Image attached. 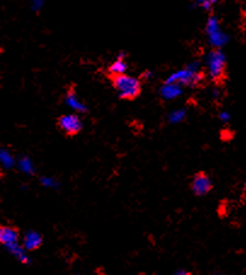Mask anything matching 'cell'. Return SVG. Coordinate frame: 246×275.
Instances as JSON below:
<instances>
[{"mask_svg":"<svg viewBox=\"0 0 246 275\" xmlns=\"http://www.w3.org/2000/svg\"><path fill=\"white\" fill-rule=\"evenodd\" d=\"M204 82H205V74L201 70L200 62L196 61L175 72L165 80L167 84H178L181 86L191 87H199Z\"/></svg>","mask_w":246,"mask_h":275,"instance_id":"obj_1","label":"cell"},{"mask_svg":"<svg viewBox=\"0 0 246 275\" xmlns=\"http://www.w3.org/2000/svg\"><path fill=\"white\" fill-rule=\"evenodd\" d=\"M110 82H112L113 87L117 91L118 96L122 100L132 101L141 95L142 85L140 79H137V78L122 74L110 77Z\"/></svg>","mask_w":246,"mask_h":275,"instance_id":"obj_2","label":"cell"},{"mask_svg":"<svg viewBox=\"0 0 246 275\" xmlns=\"http://www.w3.org/2000/svg\"><path fill=\"white\" fill-rule=\"evenodd\" d=\"M226 56L221 49H213L206 56V67L211 82L215 84H222L226 79Z\"/></svg>","mask_w":246,"mask_h":275,"instance_id":"obj_3","label":"cell"},{"mask_svg":"<svg viewBox=\"0 0 246 275\" xmlns=\"http://www.w3.org/2000/svg\"><path fill=\"white\" fill-rule=\"evenodd\" d=\"M57 126L66 136H75L83 129V122L77 114L61 115L57 120Z\"/></svg>","mask_w":246,"mask_h":275,"instance_id":"obj_4","label":"cell"},{"mask_svg":"<svg viewBox=\"0 0 246 275\" xmlns=\"http://www.w3.org/2000/svg\"><path fill=\"white\" fill-rule=\"evenodd\" d=\"M191 189L196 196H204L212 189V181L205 172H196L192 180Z\"/></svg>","mask_w":246,"mask_h":275,"instance_id":"obj_5","label":"cell"},{"mask_svg":"<svg viewBox=\"0 0 246 275\" xmlns=\"http://www.w3.org/2000/svg\"><path fill=\"white\" fill-rule=\"evenodd\" d=\"M65 103L70 108V109L75 110V112L88 113V107H86L85 103H83L82 101L78 98L77 92H75V89L73 85L70 87V89H68L67 93H66Z\"/></svg>","mask_w":246,"mask_h":275,"instance_id":"obj_6","label":"cell"},{"mask_svg":"<svg viewBox=\"0 0 246 275\" xmlns=\"http://www.w3.org/2000/svg\"><path fill=\"white\" fill-rule=\"evenodd\" d=\"M19 237V232L16 227L12 225H1L0 228V241L1 244L11 246L15 242H17Z\"/></svg>","mask_w":246,"mask_h":275,"instance_id":"obj_7","label":"cell"},{"mask_svg":"<svg viewBox=\"0 0 246 275\" xmlns=\"http://www.w3.org/2000/svg\"><path fill=\"white\" fill-rule=\"evenodd\" d=\"M127 70V65L125 62V52H120L117 60L108 67V74L110 77H115V75L125 74Z\"/></svg>","mask_w":246,"mask_h":275,"instance_id":"obj_8","label":"cell"},{"mask_svg":"<svg viewBox=\"0 0 246 275\" xmlns=\"http://www.w3.org/2000/svg\"><path fill=\"white\" fill-rule=\"evenodd\" d=\"M159 92H160L161 97L164 100H174V98L178 97L181 95L182 87L178 84H167V83H165L163 86L160 87Z\"/></svg>","mask_w":246,"mask_h":275,"instance_id":"obj_9","label":"cell"},{"mask_svg":"<svg viewBox=\"0 0 246 275\" xmlns=\"http://www.w3.org/2000/svg\"><path fill=\"white\" fill-rule=\"evenodd\" d=\"M208 36H209V41H210L211 46H212L213 49H221L222 46H225L226 44L228 43V40H229L227 34H226L221 28L215 31L213 33L209 34Z\"/></svg>","mask_w":246,"mask_h":275,"instance_id":"obj_10","label":"cell"},{"mask_svg":"<svg viewBox=\"0 0 246 275\" xmlns=\"http://www.w3.org/2000/svg\"><path fill=\"white\" fill-rule=\"evenodd\" d=\"M23 241H24V246H26L27 250H29V251H34V250L39 249V247L41 246L43 239H41L40 235L36 234V233L29 232L26 234Z\"/></svg>","mask_w":246,"mask_h":275,"instance_id":"obj_11","label":"cell"},{"mask_svg":"<svg viewBox=\"0 0 246 275\" xmlns=\"http://www.w3.org/2000/svg\"><path fill=\"white\" fill-rule=\"evenodd\" d=\"M184 118H186V110L176 109L170 113L169 117H167V121H169L170 124H178V122L183 121Z\"/></svg>","mask_w":246,"mask_h":275,"instance_id":"obj_12","label":"cell"},{"mask_svg":"<svg viewBox=\"0 0 246 275\" xmlns=\"http://www.w3.org/2000/svg\"><path fill=\"white\" fill-rule=\"evenodd\" d=\"M193 4H195L196 6L205 10V11H211V5H212L210 0H194Z\"/></svg>","mask_w":246,"mask_h":275,"instance_id":"obj_13","label":"cell"},{"mask_svg":"<svg viewBox=\"0 0 246 275\" xmlns=\"http://www.w3.org/2000/svg\"><path fill=\"white\" fill-rule=\"evenodd\" d=\"M32 7H33L35 11H38L39 9H40L41 6H43V4H44V0H32Z\"/></svg>","mask_w":246,"mask_h":275,"instance_id":"obj_14","label":"cell"},{"mask_svg":"<svg viewBox=\"0 0 246 275\" xmlns=\"http://www.w3.org/2000/svg\"><path fill=\"white\" fill-rule=\"evenodd\" d=\"M1 158H2V163L5 164V165H11L12 164V160H11V158L9 156V154L5 152V154H4V152L1 153Z\"/></svg>","mask_w":246,"mask_h":275,"instance_id":"obj_15","label":"cell"},{"mask_svg":"<svg viewBox=\"0 0 246 275\" xmlns=\"http://www.w3.org/2000/svg\"><path fill=\"white\" fill-rule=\"evenodd\" d=\"M220 119L222 120L223 122H227L228 120L230 119V114L228 112H222L220 113Z\"/></svg>","mask_w":246,"mask_h":275,"instance_id":"obj_16","label":"cell"},{"mask_svg":"<svg viewBox=\"0 0 246 275\" xmlns=\"http://www.w3.org/2000/svg\"><path fill=\"white\" fill-rule=\"evenodd\" d=\"M175 275H192V274L188 273V272H186V271H179V272H177Z\"/></svg>","mask_w":246,"mask_h":275,"instance_id":"obj_17","label":"cell"},{"mask_svg":"<svg viewBox=\"0 0 246 275\" xmlns=\"http://www.w3.org/2000/svg\"><path fill=\"white\" fill-rule=\"evenodd\" d=\"M152 75V73L149 72V70H146V72L143 73V75H142V78H149Z\"/></svg>","mask_w":246,"mask_h":275,"instance_id":"obj_18","label":"cell"},{"mask_svg":"<svg viewBox=\"0 0 246 275\" xmlns=\"http://www.w3.org/2000/svg\"><path fill=\"white\" fill-rule=\"evenodd\" d=\"M210 1H211V4H216V2H218L220 0H210Z\"/></svg>","mask_w":246,"mask_h":275,"instance_id":"obj_19","label":"cell"},{"mask_svg":"<svg viewBox=\"0 0 246 275\" xmlns=\"http://www.w3.org/2000/svg\"><path fill=\"white\" fill-rule=\"evenodd\" d=\"M244 189L246 190V181H245V183H244Z\"/></svg>","mask_w":246,"mask_h":275,"instance_id":"obj_20","label":"cell"}]
</instances>
